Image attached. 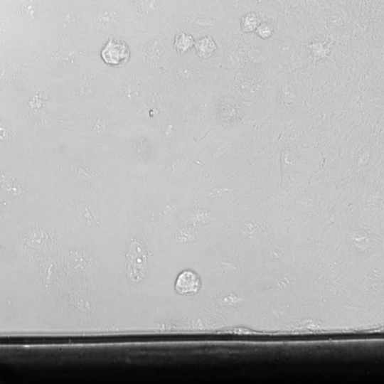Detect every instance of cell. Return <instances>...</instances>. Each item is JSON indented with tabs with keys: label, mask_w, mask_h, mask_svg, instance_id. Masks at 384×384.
Masks as SVG:
<instances>
[{
	"label": "cell",
	"mask_w": 384,
	"mask_h": 384,
	"mask_svg": "<svg viewBox=\"0 0 384 384\" xmlns=\"http://www.w3.org/2000/svg\"><path fill=\"white\" fill-rule=\"evenodd\" d=\"M130 56L127 45L119 39H110L101 51V57L109 65L121 67L124 65Z\"/></svg>",
	"instance_id": "1"
},
{
	"label": "cell",
	"mask_w": 384,
	"mask_h": 384,
	"mask_svg": "<svg viewBox=\"0 0 384 384\" xmlns=\"http://www.w3.org/2000/svg\"><path fill=\"white\" fill-rule=\"evenodd\" d=\"M201 287V281L196 273L186 270L177 277L175 289L181 294H196Z\"/></svg>",
	"instance_id": "2"
},
{
	"label": "cell",
	"mask_w": 384,
	"mask_h": 384,
	"mask_svg": "<svg viewBox=\"0 0 384 384\" xmlns=\"http://www.w3.org/2000/svg\"><path fill=\"white\" fill-rule=\"evenodd\" d=\"M194 48L201 58L210 57L216 50V45L210 36H203L194 42Z\"/></svg>",
	"instance_id": "3"
},
{
	"label": "cell",
	"mask_w": 384,
	"mask_h": 384,
	"mask_svg": "<svg viewBox=\"0 0 384 384\" xmlns=\"http://www.w3.org/2000/svg\"><path fill=\"white\" fill-rule=\"evenodd\" d=\"M193 36L183 31L177 32L174 37V48L181 54L187 53L194 46Z\"/></svg>",
	"instance_id": "4"
},
{
	"label": "cell",
	"mask_w": 384,
	"mask_h": 384,
	"mask_svg": "<svg viewBox=\"0 0 384 384\" xmlns=\"http://www.w3.org/2000/svg\"><path fill=\"white\" fill-rule=\"evenodd\" d=\"M257 23L258 20L257 17L253 14H249L242 18L241 27L245 31L251 32L256 28Z\"/></svg>",
	"instance_id": "5"
}]
</instances>
